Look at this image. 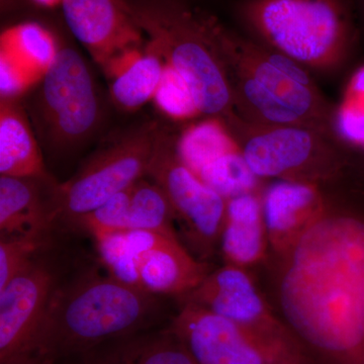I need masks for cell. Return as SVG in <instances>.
I'll use <instances>...</instances> for the list:
<instances>
[{"label":"cell","mask_w":364,"mask_h":364,"mask_svg":"<svg viewBox=\"0 0 364 364\" xmlns=\"http://www.w3.org/2000/svg\"><path fill=\"white\" fill-rule=\"evenodd\" d=\"M153 102L160 112L176 121H186L200 116L188 86L165 61L161 81Z\"/></svg>","instance_id":"obj_23"},{"label":"cell","mask_w":364,"mask_h":364,"mask_svg":"<svg viewBox=\"0 0 364 364\" xmlns=\"http://www.w3.org/2000/svg\"><path fill=\"white\" fill-rule=\"evenodd\" d=\"M38 116L46 140L69 149L92 133L100 117L95 83L85 60L71 47H59L41 81Z\"/></svg>","instance_id":"obj_9"},{"label":"cell","mask_w":364,"mask_h":364,"mask_svg":"<svg viewBox=\"0 0 364 364\" xmlns=\"http://www.w3.org/2000/svg\"><path fill=\"white\" fill-rule=\"evenodd\" d=\"M208 23L229 77L235 112L241 119L337 133V107L318 86L299 82L277 65V52L230 30L215 16L208 14Z\"/></svg>","instance_id":"obj_4"},{"label":"cell","mask_w":364,"mask_h":364,"mask_svg":"<svg viewBox=\"0 0 364 364\" xmlns=\"http://www.w3.org/2000/svg\"><path fill=\"white\" fill-rule=\"evenodd\" d=\"M262 203L254 193L227 200L226 220L223 228V251L237 265L260 259L264 251Z\"/></svg>","instance_id":"obj_19"},{"label":"cell","mask_w":364,"mask_h":364,"mask_svg":"<svg viewBox=\"0 0 364 364\" xmlns=\"http://www.w3.org/2000/svg\"><path fill=\"white\" fill-rule=\"evenodd\" d=\"M132 188L112 196L109 200L81 218L76 227L90 232L95 238L126 231L130 210Z\"/></svg>","instance_id":"obj_26"},{"label":"cell","mask_w":364,"mask_h":364,"mask_svg":"<svg viewBox=\"0 0 364 364\" xmlns=\"http://www.w3.org/2000/svg\"><path fill=\"white\" fill-rule=\"evenodd\" d=\"M147 176L168 198L179 215L196 236L214 240L223 232L227 200L203 183L184 164L177 150V138L161 131Z\"/></svg>","instance_id":"obj_11"},{"label":"cell","mask_w":364,"mask_h":364,"mask_svg":"<svg viewBox=\"0 0 364 364\" xmlns=\"http://www.w3.org/2000/svg\"><path fill=\"white\" fill-rule=\"evenodd\" d=\"M189 301L234 322L270 336L291 338L272 317L253 282L240 268L223 267L191 291Z\"/></svg>","instance_id":"obj_13"},{"label":"cell","mask_w":364,"mask_h":364,"mask_svg":"<svg viewBox=\"0 0 364 364\" xmlns=\"http://www.w3.org/2000/svg\"><path fill=\"white\" fill-rule=\"evenodd\" d=\"M263 221L279 247H293L301 233L325 210L322 189L304 182L279 181L263 193Z\"/></svg>","instance_id":"obj_14"},{"label":"cell","mask_w":364,"mask_h":364,"mask_svg":"<svg viewBox=\"0 0 364 364\" xmlns=\"http://www.w3.org/2000/svg\"><path fill=\"white\" fill-rule=\"evenodd\" d=\"M50 243L0 291V363L26 351L55 289L68 273L63 257Z\"/></svg>","instance_id":"obj_10"},{"label":"cell","mask_w":364,"mask_h":364,"mask_svg":"<svg viewBox=\"0 0 364 364\" xmlns=\"http://www.w3.org/2000/svg\"><path fill=\"white\" fill-rule=\"evenodd\" d=\"M279 301L291 330L330 363L364 364L363 218L324 210L291 248Z\"/></svg>","instance_id":"obj_1"},{"label":"cell","mask_w":364,"mask_h":364,"mask_svg":"<svg viewBox=\"0 0 364 364\" xmlns=\"http://www.w3.org/2000/svg\"><path fill=\"white\" fill-rule=\"evenodd\" d=\"M257 178L304 182L321 188L341 174L349 145L338 134L305 126H267L238 114L223 119Z\"/></svg>","instance_id":"obj_6"},{"label":"cell","mask_w":364,"mask_h":364,"mask_svg":"<svg viewBox=\"0 0 364 364\" xmlns=\"http://www.w3.org/2000/svg\"><path fill=\"white\" fill-rule=\"evenodd\" d=\"M35 179L0 177L1 237L49 236L54 228L50 203L41 200Z\"/></svg>","instance_id":"obj_18"},{"label":"cell","mask_w":364,"mask_h":364,"mask_svg":"<svg viewBox=\"0 0 364 364\" xmlns=\"http://www.w3.org/2000/svg\"><path fill=\"white\" fill-rule=\"evenodd\" d=\"M164 60L148 43L142 56L111 80L112 102L127 112H135L153 100L160 85Z\"/></svg>","instance_id":"obj_21"},{"label":"cell","mask_w":364,"mask_h":364,"mask_svg":"<svg viewBox=\"0 0 364 364\" xmlns=\"http://www.w3.org/2000/svg\"><path fill=\"white\" fill-rule=\"evenodd\" d=\"M0 364H55L52 361L45 360L37 356L31 355V354H23V355L18 356V358L11 359V360L6 361L4 363Z\"/></svg>","instance_id":"obj_28"},{"label":"cell","mask_w":364,"mask_h":364,"mask_svg":"<svg viewBox=\"0 0 364 364\" xmlns=\"http://www.w3.org/2000/svg\"><path fill=\"white\" fill-rule=\"evenodd\" d=\"M61 7L72 35L102 70L124 52L145 46L124 0H63Z\"/></svg>","instance_id":"obj_12"},{"label":"cell","mask_w":364,"mask_h":364,"mask_svg":"<svg viewBox=\"0 0 364 364\" xmlns=\"http://www.w3.org/2000/svg\"><path fill=\"white\" fill-rule=\"evenodd\" d=\"M234 16L245 37L314 76L341 73L361 39L349 0H237Z\"/></svg>","instance_id":"obj_3"},{"label":"cell","mask_w":364,"mask_h":364,"mask_svg":"<svg viewBox=\"0 0 364 364\" xmlns=\"http://www.w3.org/2000/svg\"><path fill=\"white\" fill-rule=\"evenodd\" d=\"M33 1L37 2L40 6L45 7H55L57 6H61L63 0H33Z\"/></svg>","instance_id":"obj_29"},{"label":"cell","mask_w":364,"mask_h":364,"mask_svg":"<svg viewBox=\"0 0 364 364\" xmlns=\"http://www.w3.org/2000/svg\"><path fill=\"white\" fill-rule=\"evenodd\" d=\"M156 294L95 268L67 273L23 354L56 363L114 340L147 332L159 318Z\"/></svg>","instance_id":"obj_2"},{"label":"cell","mask_w":364,"mask_h":364,"mask_svg":"<svg viewBox=\"0 0 364 364\" xmlns=\"http://www.w3.org/2000/svg\"><path fill=\"white\" fill-rule=\"evenodd\" d=\"M49 236L1 237L0 291L26 267L38 251L51 241Z\"/></svg>","instance_id":"obj_25"},{"label":"cell","mask_w":364,"mask_h":364,"mask_svg":"<svg viewBox=\"0 0 364 364\" xmlns=\"http://www.w3.org/2000/svg\"><path fill=\"white\" fill-rule=\"evenodd\" d=\"M174 215L168 198L156 183L140 179L134 184L126 231L144 230L176 237L172 228Z\"/></svg>","instance_id":"obj_22"},{"label":"cell","mask_w":364,"mask_h":364,"mask_svg":"<svg viewBox=\"0 0 364 364\" xmlns=\"http://www.w3.org/2000/svg\"><path fill=\"white\" fill-rule=\"evenodd\" d=\"M136 267L141 287L156 296L193 291L208 275L205 265L193 259L176 237L143 253Z\"/></svg>","instance_id":"obj_16"},{"label":"cell","mask_w":364,"mask_h":364,"mask_svg":"<svg viewBox=\"0 0 364 364\" xmlns=\"http://www.w3.org/2000/svg\"><path fill=\"white\" fill-rule=\"evenodd\" d=\"M58 50L52 33L37 23H18L0 36V59L18 69L33 85L44 78Z\"/></svg>","instance_id":"obj_20"},{"label":"cell","mask_w":364,"mask_h":364,"mask_svg":"<svg viewBox=\"0 0 364 364\" xmlns=\"http://www.w3.org/2000/svg\"><path fill=\"white\" fill-rule=\"evenodd\" d=\"M95 239L102 265L107 267V273L124 284L141 287L136 257L129 246L124 232L104 235Z\"/></svg>","instance_id":"obj_24"},{"label":"cell","mask_w":364,"mask_h":364,"mask_svg":"<svg viewBox=\"0 0 364 364\" xmlns=\"http://www.w3.org/2000/svg\"><path fill=\"white\" fill-rule=\"evenodd\" d=\"M161 131L148 124L131 132L56 186L50 202L54 225L62 221L76 227L81 218L147 176Z\"/></svg>","instance_id":"obj_7"},{"label":"cell","mask_w":364,"mask_h":364,"mask_svg":"<svg viewBox=\"0 0 364 364\" xmlns=\"http://www.w3.org/2000/svg\"><path fill=\"white\" fill-rule=\"evenodd\" d=\"M130 13L163 60L188 86L200 116L219 121L236 114L226 68L215 48L208 13L181 0H154Z\"/></svg>","instance_id":"obj_5"},{"label":"cell","mask_w":364,"mask_h":364,"mask_svg":"<svg viewBox=\"0 0 364 364\" xmlns=\"http://www.w3.org/2000/svg\"><path fill=\"white\" fill-rule=\"evenodd\" d=\"M55 364H196L171 331L144 332L107 342Z\"/></svg>","instance_id":"obj_15"},{"label":"cell","mask_w":364,"mask_h":364,"mask_svg":"<svg viewBox=\"0 0 364 364\" xmlns=\"http://www.w3.org/2000/svg\"><path fill=\"white\" fill-rule=\"evenodd\" d=\"M0 173L35 181L48 178L28 116L14 98H0Z\"/></svg>","instance_id":"obj_17"},{"label":"cell","mask_w":364,"mask_h":364,"mask_svg":"<svg viewBox=\"0 0 364 364\" xmlns=\"http://www.w3.org/2000/svg\"><path fill=\"white\" fill-rule=\"evenodd\" d=\"M170 331L196 364H304L291 338L250 329L191 301Z\"/></svg>","instance_id":"obj_8"},{"label":"cell","mask_w":364,"mask_h":364,"mask_svg":"<svg viewBox=\"0 0 364 364\" xmlns=\"http://www.w3.org/2000/svg\"><path fill=\"white\" fill-rule=\"evenodd\" d=\"M349 1L355 14L360 37L364 38V0H349Z\"/></svg>","instance_id":"obj_27"}]
</instances>
